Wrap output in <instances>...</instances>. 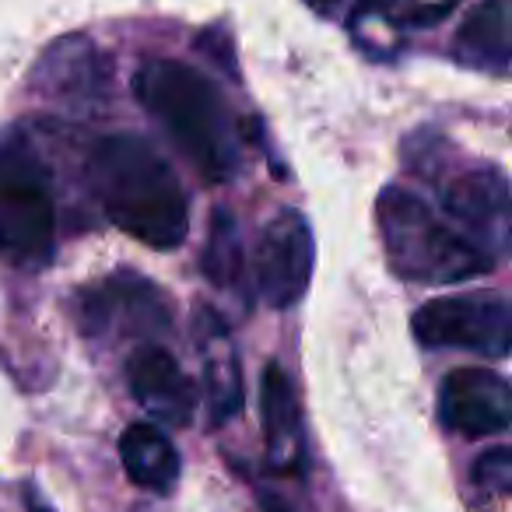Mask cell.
<instances>
[{
  "instance_id": "obj_1",
  "label": "cell",
  "mask_w": 512,
  "mask_h": 512,
  "mask_svg": "<svg viewBox=\"0 0 512 512\" xmlns=\"http://www.w3.org/2000/svg\"><path fill=\"white\" fill-rule=\"evenodd\" d=\"M92 186L106 218L151 249H179L190 204L172 165L137 134H109L92 151Z\"/></svg>"
},
{
  "instance_id": "obj_2",
  "label": "cell",
  "mask_w": 512,
  "mask_h": 512,
  "mask_svg": "<svg viewBox=\"0 0 512 512\" xmlns=\"http://www.w3.org/2000/svg\"><path fill=\"white\" fill-rule=\"evenodd\" d=\"M134 95L204 183L221 186L235 176L239 148L232 116L207 74L183 60L151 57L137 67Z\"/></svg>"
},
{
  "instance_id": "obj_3",
  "label": "cell",
  "mask_w": 512,
  "mask_h": 512,
  "mask_svg": "<svg viewBox=\"0 0 512 512\" xmlns=\"http://www.w3.org/2000/svg\"><path fill=\"white\" fill-rule=\"evenodd\" d=\"M376 225L393 274L414 285H456L495 271V260L481 246L411 190L386 186L376 200Z\"/></svg>"
},
{
  "instance_id": "obj_4",
  "label": "cell",
  "mask_w": 512,
  "mask_h": 512,
  "mask_svg": "<svg viewBox=\"0 0 512 512\" xmlns=\"http://www.w3.org/2000/svg\"><path fill=\"white\" fill-rule=\"evenodd\" d=\"M57 249V200L39 151L18 130L0 134V260L39 271Z\"/></svg>"
},
{
  "instance_id": "obj_5",
  "label": "cell",
  "mask_w": 512,
  "mask_h": 512,
  "mask_svg": "<svg viewBox=\"0 0 512 512\" xmlns=\"http://www.w3.org/2000/svg\"><path fill=\"white\" fill-rule=\"evenodd\" d=\"M411 327L425 348L474 351L481 358H505L512 351V306L502 292L432 299L414 313Z\"/></svg>"
},
{
  "instance_id": "obj_6",
  "label": "cell",
  "mask_w": 512,
  "mask_h": 512,
  "mask_svg": "<svg viewBox=\"0 0 512 512\" xmlns=\"http://www.w3.org/2000/svg\"><path fill=\"white\" fill-rule=\"evenodd\" d=\"M316 267V239L302 211H281L256 246V295L271 309H292L309 292Z\"/></svg>"
},
{
  "instance_id": "obj_7",
  "label": "cell",
  "mask_w": 512,
  "mask_h": 512,
  "mask_svg": "<svg viewBox=\"0 0 512 512\" xmlns=\"http://www.w3.org/2000/svg\"><path fill=\"white\" fill-rule=\"evenodd\" d=\"M449 218L460 221V232L467 235L474 246H481L491 260H502L509 253V235H512V204H509V179L491 165L470 169L449 183L442 193Z\"/></svg>"
},
{
  "instance_id": "obj_8",
  "label": "cell",
  "mask_w": 512,
  "mask_h": 512,
  "mask_svg": "<svg viewBox=\"0 0 512 512\" xmlns=\"http://www.w3.org/2000/svg\"><path fill=\"white\" fill-rule=\"evenodd\" d=\"M439 418L449 432L467 439L502 435L512 425V390L498 372L491 369H456L442 379L439 390Z\"/></svg>"
},
{
  "instance_id": "obj_9",
  "label": "cell",
  "mask_w": 512,
  "mask_h": 512,
  "mask_svg": "<svg viewBox=\"0 0 512 512\" xmlns=\"http://www.w3.org/2000/svg\"><path fill=\"white\" fill-rule=\"evenodd\" d=\"M127 383L134 400L148 414H155L165 425H190L197 411V390L183 365L158 344H144L130 355L127 362Z\"/></svg>"
},
{
  "instance_id": "obj_10",
  "label": "cell",
  "mask_w": 512,
  "mask_h": 512,
  "mask_svg": "<svg viewBox=\"0 0 512 512\" xmlns=\"http://www.w3.org/2000/svg\"><path fill=\"white\" fill-rule=\"evenodd\" d=\"M260 414L267 435V463L278 474H302L306 470V435H302V411L292 379L281 365H267L260 379Z\"/></svg>"
},
{
  "instance_id": "obj_11",
  "label": "cell",
  "mask_w": 512,
  "mask_h": 512,
  "mask_svg": "<svg viewBox=\"0 0 512 512\" xmlns=\"http://www.w3.org/2000/svg\"><path fill=\"white\" fill-rule=\"evenodd\" d=\"M81 316H85V327L92 334L109 327L116 316H137V320L148 323V330L169 327V313H165L162 295L141 274H113L106 285L88 288L81 295Z\"/></svg>"
},
{
  "instance_id": "obj_12",
  "label": "cell",
  "mask_w": 512,
  "mask_h": 512,
  "mask_svg": "<svg viewBox=\"0 0 512 512\" xmlns=\"http://www.w3.org/2000/svg\"><path fill=\"white\" fill-rule=\"evenodd\" d=\"M197 334L200 351H204V386H207V404H211L214 425L235 418L242 411V376H239V358H235L232 344H228V327L214 309H197Z\"/></svg>"
},
{
  "instance_id": "obj_13",
  "label": "cell",
  "mask_w": 512,
  "mask_h": 512,
  "mask_svg": "<svg viewBox=\"0 0 512 512\" xmlns=\"http://www.w3.org/2000/svg\"><path fill=\"white\" fill-rule=\"evenodd\" d=\"M120 460L137 488L165 495L179 481V453L169 435L151 421H137L120 435Z\"/></svg>"
},
{
  "instance_id": "obj_14",
  "label": "cell",
  "mask_w": 512,
  "mask_h": 512,
  "mask_svg": "<svg viewBox=\"0 0 512 512\" xmlns=\"http://www.w3.org/2000/svg\"><path fill=\"white\" fill-rule=\"evenodd\" d=\"M509 25V0H484L481 8L470 11L467 22L456 32V57L474 67H484V71L505 74L512 53Z\"/></svg>"
},
{
  "instance_id": "obj_15",
  "label": "cell",
  "mask_w": 512,
  "mask_h": 512,
  "mask_svg": "<svg viewBox=\"0 0 512 512\" xmlns=\"http://www.w3.org/2000/svg\"><path fill=\"white\" fill-rule=\"evenodd\" d=\"M207 281L218 288H232L242 278V246H239V221L228 207H214L211 228H207V249H204Z\"/></svg>"
},
{
  "instance_id": "obj_16",
  "label": "cell",
  "mask_w": 512,
  "mask_h": 512,
  "mask_svg": "<svg viewBox=\"0 0 512 512\" xmlns=\"http://www.w3.org/2000/svg\"><path fill=\"white\" fill-rule=\"evenodd\" d=\"M474 484L484 491V495L505 498L512 488V453L509 446H495L484 456H477L474 463Z\"/></svg>"
},
{
  "instance_id": "obj_17",
  "label": "cell",
  "mask_w": 512,
  "mask_h": 512,
  "mask_svg": "<svg viewBox=\"0 0 512 512\" xmlns=\"http://www.w3.org/2000/svg\"><path fill=\"white\" fill-rule=\"evenodd\" d=\"M264 512H292V505L278 495H264Z\"/></svg>"
},
{
  "instance_id": "obj_18",
  "label": "cell",
  "mask_w": 512,
  "mask_h": 512,
  "mask_svg": "<svg viewBox=\"0 0 512 512\" xmlns=\"http://www.w3.org/2000/svg\"><path fill=\"white\" fill-rule=\"evenodd\" d=\"M25 502H29V512H53L50 505H46L43 498H39V491H32V488L25 491Z\"/></svg>"
},
{
  "instance_id": "obj_19",
  "label": "cell",
  "mask_w": 512,
  "mask_h": 512,
  "mask_svg": "<svg viewBox=\"0 0 512 512\" xmlns=\"http://www.w3.org/2000/svg\"><path fill=\"white\" fill-rule=\"evenodd\" d=\"M309 4H313V8H330L334 0H309Z\"/></svg>"
}]
</instances>
